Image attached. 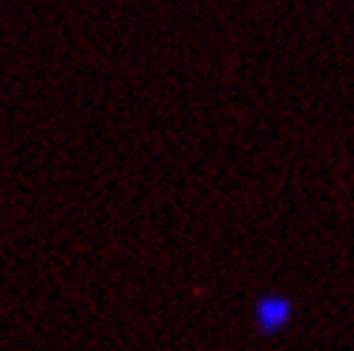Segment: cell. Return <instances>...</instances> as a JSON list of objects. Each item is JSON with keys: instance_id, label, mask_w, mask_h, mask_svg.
I'll return each instance as SVG.
<instances>
[{"instance_id": "6da1fadb", "label": "cell", "mask_w": 354, "mask_h": 351, "mask_svg": "<svg viewBox=\"0 0 354 351\" xmlns=\"http://www.w3.org/2000/svg\"><path fill=\"white\" fill-rule=\"evenodd\" d=\"M286 317H288V305L286 303H262L259 305V320H262L265 328L279 325Z\"/></svg>"}]
</instances>
